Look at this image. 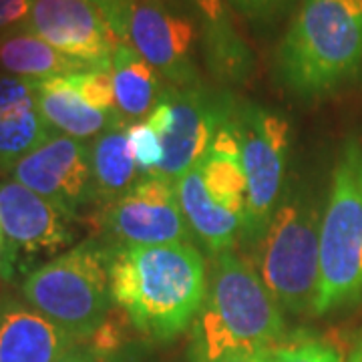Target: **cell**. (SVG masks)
Returning a JSON list of instances; mask_svg holds the SVG:
<instances>
[{
  "label": "cell",
  "instance_id": "cell-7",
  "mask_svg": "<svg viewBox=\"0 0 362 362\" xmlns=\"http://www.w3.org/2000/svg\"><path fill=\"white\" fill-rule=\"evenodd\" d=\"M235 133L247 181L246 226L242 240L247 246L256 247L282 199L290 125L276 111L242 103L235 109Z\"/></svg>",
  "mask_w": 362,
  "mask_h": 362
},
{
  "label": "cell",
  "instance_id": "cell-18",
  "mask_svg": "<svg viewBox=\"0 0 362 362\" xmlns=\"http://www.w3.org/2000/svg\"><path fill=\"white\" fill-rule=\"evenodd\" d=\"M40 111L54 131L77 139L97 137L111 123L119 119V113H105L93 109L75 89L71 75L35 81Z\"/></svg>",
  "mask_w": 362,
  "mask_h": 362
},
{
  "label": "cell",
  "instance_id": "cell-21",
  "mask_svg": "<svg viewBox=\"0 0 362 362\" xmlns=\"http://www.w3.org/2000/svg\"><path fill=\"white\" fill-rule=\"evenodd\" d=\"M206 52L209 66L226 78L246 75L247 51L230 23L206 28Z\"/></svg>",
  "mask_w": 362,
  "mask_h": 362
},
{
  "label": "cell",
  "instance_id": "cell-15",
  "mask_svg": "<svg viewBox=\"0 0 362 362\" xmlns=\"http://www.w3.org/2000/svg\"><path fill=\"white\" fill-rule=\"evenodd\" d=\"M75 344L30 304L0 302V362H59Z\"/></svg>",
  "mask_w": 362,
  "mask_h": 362
},
{
  "label": "cell",
  "instance_id": "cell-28",
  "mask_svg": "<svg viewBox=\"0 0 362 362\" xmlns=\"http://www.w3.org/2000/svg\"><path fill=\"white\" fill-rule=\"evenodd\" d=\"M113 356H107L90 342H78L66 352L59 362H109Z\"/></svg>",
  "mask_w": 362,
  "mask_h": 362
},
{
  "label": "cell",
  "instance_id": "cell-19",
  "mask_svg": "<svg viewBox=\"0 0 362 362\" xmlns=\"http://www.w3.org/2000/svg\"><path fill=\"white\" fill-rule=\"evenodd\" d=\"M111 78L117 111L127 121L151 115L168 89L156 69L127 42H121L113 54Z\"/></svg>",
  "mask_w": 362,
  "mask_h": 362
},
{
  "label": "cell",
  "instance_id": "cell-9",
  "mask_svg": "<svg viewBox=\"0 0 362 362\" xmlns=\"http://www.w3.org/2000/svg\"><path fill=\"white\" fill-rule=\"evenodd\" d=\"M163 97L171 107V125L161 137L163 159L153 177L175 183L204 161L218 131L233 115L238 103L228 93L204 85L168 87Z\"/></svg>",
  "mask_w": 362,
  "mask_h": 362
},
{
  "label": "cell",
  "instance_id": "cell-24",
  "mask_svg": "<svg viewBox=\"0 0 362 362\" xmlns=\"http://www.w3.org/2000/svg\"><path fill=\"white\" fill-rule=\"evenodd\" d=\"M129 143L143 177H153L163 159V145L156 129L147 123V119L129 125Z\"/></svg>",
  "mask_w": 362,
  "mask_h": 362
},
{
  "label": "cell",
  "instance_id": "cell-17",
  "mask_svg": "<svg viewBox=\"0 0 362 362\" xmlns=\"http://www.w3.org/2000/svg\"><path fill=\"white\" fill-rule=\"evenodd\" d=\"M129 125L127 119L119 117L90 143L93 195L105 207L127 194L141 173L131 151Z\"/></svg>",
  "mask_w": 362,
  "mask_h": 362
},
{
  "label": "cell",
  "instance_id": "cell-30",
  "mask_svg": "<svg viewBox=\"0 0 362 362\" xmlns=\"http://www.w3.org/2000/svg\"><path fill=\"white\" fill-rule=\"evenodd\" d=\"M14 256L11 252V247L4 244H0V278H11L13 274V266H14Z\"/></svg>",
  "mask_w": 362,
  "mask_h": 362
},
{
  "label": "cell",
  "instance_id": "cell-8",
  "mask_svg": "<svg viewBox=\"0 0 362 362\" xmlns=\"http://www.w3.org/2000/svg\"><path fill=\"white\" fill-rule=\"evenodd\" d=\"M101 230L113 250L189 244L192 240L175 183L159 177H143L123 197L105 207Z\"/></svg>",
  "mask_w": 362,
  "mask_h": 362
},
{
  "label": "cell",
  "instance_id": "cell-25",
  "mask_svg": "<svg viewBox=\"0 0 362 362\" xmlns=\"http://www.w3.org/2000/svg\"><path fill=\"white\" fill-rule=\"evenodd\" d=\"M83 2H89L93 6H97L107 18L109 26L113 28L117 39L121 42H127L129 14L137 0H83Z\"/></svg>",
  "mask_w": 362,
  "mask_h": 362
},
{
  "label": "cell",
  "instance_id": "cell-16",
  "mask_svg": "<svg viewBox=\"0 0 362 362\" xmlns=\"http://www.w3.org/2000/svg\"><path fill=\"white\" fill-rule=\"evenodd\" d=\"M175 192L187 226L197 240L216 256L232 250L235 240L242 238L246 218L211 195L202 177L199 165L175 181Z\"/></svg>",
  "mask_w": 362,
  "mask_h": 362
},
{
  "label": "cell",
  "instance_id": "cell-11",
  "mask_svg": "<svg viewBox=\"0 0 362 362\" xmlns=\"http://www.w3.org/2000/svg\"><path fill=\"white\" fill-rule=\"evenodd\" d=\"M25 30L71 59L107 71L121 45L103 13L83 0H35Z\"/></svg>",
  "mask_w": 362,
  "mask_h": 362
},
{
  "label": "cell",
  "instance_id": "cell-4",
  "mask_svg": "<svg viewBox=\"0 0 362 362\" xmlns=\"http://www.w3.org/2000/svg\"><path fill=\"white\" fill-rule=\"evenodd\" d=\"M362 304V141L342 145L320 223V270L312 312L326 316Z\"/></svg>",
  "mask_w": 362,
  "mask_h": 362
},
{
  "label": "cell",
  "instance_id": "cell-26",
  "mask_svg": "<svg viewBox=\"0 0 362 362\" xmlns=\"http://www.w3.org/2000/svg\"><path fill=\"white\" fill-rule=\"evenodd\" d=\"M238 13L254 21H266L282 13L290 0H228Z\"/></svg>",
  "mask_w": 362,
  "mask_h": 362
},
{
  "label": "cell",
  "instance_id": "cell-14",
  "mask_svg": "<svg viewBox=\"0 0 362 362\" xmlns=\"http://www.w3.org/2000/svg\"><path fill=\"white\" fill-rule=\"evenodd\" d=\"M54 129L40 111L35 81L0 75V173L51 137Z\"/></svg>",
  "mask_w": 362,
  "mask_h": 362
},
{
  "label": "cell",
  "instance_id": "cell-20",
  "mask_svg": "<svg viewBox=\"0 0 362 362\" xmlns=\"http://www.w3.org/2000/svg\"><path fill=\"white\" fill-rule=\"evenodd\" d=\"M0 71L11 77L45 81L93 71V66L59 52L28 30H11L0 35Z\"/></svg>",
  "mask_w": 362,
  "mask_h": 362
},
{
  "label": "cell",
  "instance_id": "cell-2",
  "mask_svg": "<svg viewBox=\"0 0 362 362\" xmlns=\"http://www.w3.org/2000/svg\"><path fill=\"white\" fill-rule=\"evenodd\" d=\"M276 73L300 97H324L362 73V0H302L276 54Z\"/></svg>",
  "mask_w": 362,
  "mask_h": 362
},
{
  "label": "cell",
  "instance_id": "cell-1",
  "mask_svg": "<svg viewBox=\"0 0 362 362\" xmlns=\"http://www.w3.org/2000/svg\"><path fill=\"white\" fill-rule=\"evenodd\" d=\"M111 294L139 332L169 340L202 310L207 294L204 256L192 244L111 247Z\"/></svg>",
  "mask_w": 362,
  "mask_h": 362
},
{
  "label": "cell",
  "instance_id": "cell-27",
  "mask_svg": "<svg viewBox=\"0 0 362 362\" xmlns=\"http://www.w3.org/2000/svg\"><path fill=\"white\" fill-rule=\"evenodd\" d=\"M197 8V13L202 14L206 28L209 26H220L230 23L226 18V6H223V0H192Z\"/></svg>",
  "mask_w": 362,
  "mask_h": 362
},
{
  "label": "cell",
  "instance_id": "cell-31",
  "mask_svg": "<svg viewBox=\"0 0 362 362\" xmlns=\"http://www.w3.org/2000/svg\"><path fill=\"white\" fill-rule=\"evenodd\" d=\"M346 362H362V330L356 334L354 342H352V346H350Z\"/></svg>",
  "mask_w": 362,
  "mask_h": 362
},
{
  "label": "cell",
  "instance_id": "cell-33",
  "mask_svg": "<svg viewBox=\"0 0 362 362\" xmlns=\"http://www.w3.org/2000/svg\"><path fill=\"white\" fill-rule=\"evenodd\" d=\"M109 362H131L129 358H125V361H121V358H115V356H113V358H111V361Z\"/></svg>",
  "mask_w": 362,
  "mask_h": 362
},
{
  "label": "cell",
  "instance_id": "cell-23",
  "mask_svg": "<svg viewBox=\"0 0 362 362\" xmlns=\"http://www.w3.org/2000/svg\"><path fill=\"white\" fill-rule=\"evenodd\" d=\"M71 81L78 90V95L93 107L105 113H119L115 105V90L111 71L107 69H93L71 75Z\"/></svg>",
  "mask_w": 362,
  "mask_h": 362
},
{
  "label": "cell",
  "instance_id": "cell-3",
  "mask_svg": "<svg viewBox=\"0 0 362 362\" xmlns=\"http://www.w3.org/2000/svg\"><path fill=\"white\" fill-rule=\"evenodd\" d=\"M194 362H216L235 350H266L284 337L282 306L256 266L233 250L216 256L194 324Z\"/></svg>",
  "mask_w": 362,
  "mask_h": 362
},
{
  "label": "cell",
  "instance_id": "cell-32",
  "mask_svg": "<svg viewBox=\"0 0 362 362\" xmlns=\"http://www.w3.org/2000/svg\"><path fill=\"white\" fill-rule=\"evenodd\" d=\"M6 240H4V232H2V223H0V244H4Z\"/></svg>",
  "mask_w": 362,
  "mask_h": 362
},
{
  "label": "cell",
  "instance_id": "cell-10",
  "mask_svg": "<svg viewBox=\"0 0 362 362\" xmlns=\"http://www.w3.org/2000/svg\"><path fill=\"white\" fill-rule=\"evenodd\" d=\"M13 180L75 218L78 207L95 199L90 145L54 131L47 141L16 163Z\"/></svg>",
  "mask_w": 362,
  "mask_h": 362
},
{
  "label": "cell",
  "instance_id": "cell-22",
  "mask_svg": "<svg viewBox=\"0 0 362 362\" xmlns=\"http://www.w3.org/2000/svg\"><path fill=\"white\" fill-rule=\"evenodd\" d=\"M272 362H342V354L324 338L298 337L274 346Z\"/></svg>",
  "mask_w": 362,
  "mask_h": 362
},
{
  "label": "cell",
  "instance_id": "cell-13",
  "mask_svg": "<svg viewBox=\"0 0 362 362\" xmlns=\"http://www.w3.org/2000/svg\"><path fill=\"white\" fill-rule=\"evenodd\" d=\"M61 207L18 181H0V223L13 256L51 254L71 242L69 221Z\"/></svg>",
  "mask_w": 362,
  "mask_h": 362
},
{
  "label": "cell",
  "instance_id": "cell-12",
  "mask_svg": "<svg viewBox=\"0 0 362 362\" xmlns=\"http://www.w3.org/2000/svg\"><path fill=\"white\" fill-rule=\"evenodd\" d=\"M194 23L161 0H137L127 25V45L141 54L171 87L197 85L192 49Z\"/></svg>",
  "mask_w": 362,
  "mask_h": 362
},
{
  "label": "cell",
  "instance_id": "cell-29",
  "mask_svg": "<svg viewBox=\"0 0 362 362\" xmlns=\"http://www.w3.org/2000/svg\"><path fill=\"white\" fill-rule=\"evenodd\" d=\"M272 350H235L216 362H272Z\"/></svg>",
  "mask_w": 362,
  "mask_h": 362
},
{
  "label": "cell",
  "instance_id": "cell-6",
  "mask_svg": "<svg viewBox=\"0 0 362 362\" xmlns=\"http://www.w3.org/2000/svg\"><path fill=\"white\" fill-rule=\"evenodd\" d=\"M320 206L310 189H288L254 247L259 278L286 310L312 312L320 270Z\"/></svg>",
  "mask_w": 362,
  "mask_h": 362
},
{
  "label": "cell",
  "instance_id": "cell-5",
  "mask_svg": "<svg viewBox=\"0 0 362 362\" xmlns=\"http://www.w3.org/2000/svg\"><path fill=\"white\" fill-rule=\"evenodd\" d=\"M23 296L73 340L87 342L113 304L111 247L95 240L71 247L26 276Z\"/></svg>",
  "mask_w": 362,
  "mask_h": 362
}]
</instances>
